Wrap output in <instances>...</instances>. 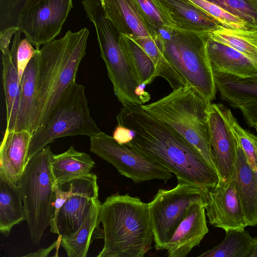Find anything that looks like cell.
<instances>
[{"label": "cell", "instance_id": "obj_1", "mask_svg": "<svg viewBox=\"0 0 257 257\" xmlns=\"http://www.w3.org/2000/svg\"><path fill=\"white\" fill-rule=\"evenodd\" d=\"M118 125L130 130L126 144L159 163L177 177L204 190L220 181L214 169L182 136L149 114L142 105L122 106L116 115Z\"/></svg>", "mask_w": 257, "mask_h": 257}, {"label": "cell", "instance_id": "obj_2", "mask_svg": "<svg viewBox=\"0 0 257 257\" xmlns=\"http://www.w3.org/2000/svg\"><path fill=\"white\" fill-rule=\"evenodd\" d=\"M89 31L67 32L61 38L43 45L39 50L35 97L32 110V134L48 120L66 90L75 83L79 64L86 55Z\"/></svg>", "mask_w": 257, "mask_h": 257}, {"label": "cell", "instance_id": "obj_3", "mask_svg": "<svg viewBox=\"0 0 257 257\" xmlns=\"http://www.w3.org/2000/svg\"><path fill=\"white\" fill-rule=\"evenodd\" d=\"M99 220L104 245L97 257H144L151 249L153 233L149 203L128 194L107 197Z\"/></svg>", "mask_w": 257, "mask_h": 257}, {"label": "cell", "instance_id": "obj_4", "mask_svg": "<svg viewBox=\"0 0 257 257\" xmlns=\"http://www.w3.org/2000/svg\"><path fill=\"white\" fill-rule=\"evenodd\" d=\"M211 103L186 85L142 107L182 136L215 170L208 123V110Z\"/></svg>", "mask_w": 257, "mask_h": 257}, {"label": "cell", "instance_id": "obj_5", "mask_svg": "<svg viewBox=\"0 0 257 257\" xmlns=\"http://www.w3.org/2000/svg\"><path fill=\"white\" fill-rule=\"evenodd\" d=\"M207 34L168 27L160 31L155 40L186 84L211 102L217 89L207 51Z\"/></svg>", "mask_w": 257, "mask_h": 257}, {"label": "cell", "instance_id": "obj_6", "mask_svg": "<svg viewBox=\"0 0 257 257\" xmlns=\"http://www.w3.org/2000/svg\"><path fill=\"white\" fill-rule=\"evenodd\" d=\"M88 18L95 28L100 55L115 95L122 106L143 105L150 96L141 90L136 72L119 42L120 34L106 17L100 0H82Z\"/></svg>", "mask_w": 257, "mask_h": 257}, {"label": "cell", "instance_id": "obj_7", "mask_svg": "<svg viewBox=\"0 0 257 257\" xmlns=\"http://www.w3.org/2000/svg\"><path fill=\"white\" fill-rule=\"evenodd\" d=\"M53 154L46 146L29 161L19 184L31 239L39 244L54 214V180L50 164Z\"/></svg>", "mask_w": 257, "mask_h": 257}, {"label": "cell", "instance_id": "obj_8", "mask_svg": "<svg viewBox=\"0 0 257 257\" xmlns=\"http://www.w3.org/2000/svg\"><path fill=\"white\" fill-rule=\"evenodd\" d=\"M85 86L76 82L64 92L47 122L32 134L29 161L55 140L77 135L91 137L101 131L93 119L88 107Z\"/></svg>", "mask_w": 257, "mask_h": 257}, {"label": "cell", "instance_id": "obj_9", "mask_svg": "<svg viewBox=\"0 0 257 257\" xmlns=\"http://www.w3.org/2000/svg\"><path fill=\"white\" fill-rule=\"evenodd\" d=\"M204 189L178 180L171 189H159L149 203L153 240L157 250L166 249L177 227L187 215L193 203L205 199Z\"/></svg>", "mask_w": 257, "mask_h": 257}, {"label": "cell", "instance_id": "obj_10", "mask_svg": "<svg viewBox=\"0 0 257 257\" xmlns=\"http://www.w3.org/2000/svg\"><path fill=\"white\" fill-rule=\"evenodd\" d=\"M90 151L112 164L119 173L136 183L161 180L165 183L172 173L159 163L126 145L120 144L112 136L101 132L90 137Z\"/></svg>", "mask_w": 257, "mask_h": 257}, {"label": "cell", "instance_id": "obj_11", "mask_svg": "<svg viewBox=\"0 0 257 257\" xmlns=\"http://www.w3.org/2000/svg\"><path fill=\"white\" fill-rule=\"evenodd\" d=\"M72 7V0H26L16 26L39 50L60 33Z\"/></svg>", "mask_w": 257, "mask_h": 257}, {"label": "cell", "instance_id": "obj_12", "mask_svg": "<svg viewBox=\"0 0 257 257\" xmlns=\"http://www.w3.org/2000/svg\"><path fill=\"white\" fill-rule=\"evenodd\" d=\"M205 191V208L209 223L223 229H244L247 226L234 173Z\"/></svg>", "mask_w": 257, "mask_h": 257}, {"label": "cell", "instance_id": "obj_13", "mask_svg": "<svg viewBox=\"0 0 257 257\" xmlns=\"http://www.w3.org/2000/svg\"><path fill=\"white\" fill-rule=\"evenodd\" d=\"M224 104L212 103L208 110V123L212 159L220 180L232 176L236 157L237 141L226 118Z\"/></svg>", "mask_w": 257, "mask_h": 257}, {"label": "cell", "instance_id": "obj_14", "mask_svg": "<svg viewBox=\"0 0 257 257\" xmlns=\"http://www.w3.org/2000/svg\"><path fill=\"white\" fill-rule=\"evenodd\" d=\"M67 183L71 194L60 209L57 218L58 235L62 236L76 232L87 217L93 200L98 197L97 177L94 173Z\"/></svg>", "mask_w": 257, "mask_h": 257}, {"label": "cell", "instance_id": "obj_15", "mask_svg": "<svg viewBox=\"0 0 257 257\" xmlns=\"http://www.w3.org/2000/svg\"><path fill=\"white\" fill-rule=\"evenodd\" d=\"M204 199L193 203L185 218L171 238L167 248L169 257H185L198 246L209 230L207 226Z\"/></svg>", "mask_w": 257, "mask_h": 257}, {"label": "cell", "instance_id": "obj_16", "mask_svg": "<svg viewBox=\"0 0 257 257\" xmlns=\"http://www.w3.org/2000/svg\"><path fill=\"white\" fill-rule=\"evenodd\" d=\"M32 134L28 131H5L0 147V176L19 186L29 162Z\"/></svg>", "mask_w": 257, "mask_h": 257}, {"label": "cell", "instance_id": "obj_17", "mask_svg": "<svg viewBox=\"0 0 257 257\" xmlns=\"http://www.w3.org/2000/svg\"><path fill=\"white\" fill-rule=\"evenodd\" d=\"M175 23L177 29L207 34L223 26L189 0H153Z\"/></svg>", "mask_w": 257, "mask_h": 257}, {"label": "cell", "instance_id": "obj_18", "mask_svg": "<svg viewBox=\"0 0 257 257\" xmlns=\"http://www.w3.org/2000/svg\"><path fill=\"white\" fill-rule=\"evenodd\" d=\"M206 48L213 72L241 77L257 75V63L235 49L208 38Z\"/></svg>", "mask_w": 257, "mask_h": 257}, {"label": "cell", "instance_id": "obj_19", "mask_svg": "<svg viewBox=\"0 0 257 257\" xmlns=\"http://www.w3.org/2000/svg\"><path fill=\"white\" fill-rule=\"evenodd\" d=\"M237 143L233 173L247 225L255 226H257V171L249 165Z\"/></svg>", "mask_w": 257, "mask_h": 257}, {"label": "cell", "instance_id": "obj_20", "mask_svg": "<svg viewBox=\"0 0 257 257\" xmlns=\"http://www.w3.org/2000/svg\"><path fill=\"white\" fill-rule=\"evenodd\" d=\"M100 1L106 17L120 34L130 38L150 36L133 0Z\"/></svg>", "mask_w": 257, "mask_h": 257}, {"label": "cell", "instance_id": "obj_21", "mask_svg": "<svg viewBox=\"0 0 257 257\" xmlns=\"http://www.w3.org/2000/svg\"><path fill=\"white\" fill-rule=\"evenodd\" d=\"M50 164L54 183L59 186L87 175L95 165L88 154L76 151L73 146L62 153H53Z\"/></svg>", "mask_w": 257, "mask_h": 257}, {"label": "cell", "instance_id": "obj_22", "mask_svg": "<svg viewBox=\"0 0 257 257\" xmlns=\"http://www.w3.org/2000/svg\"><path fill=\"white\" fill-rule=\"evenodd\" d=\"M217 90L221 98L238 108L245 103L257 102V75L241 77L213 72Z\"/></svg>", "mask_w": 257, "mask_h": 257}, {"label": "cell", "instance_id": "obj_23", "mask_svg": "<svg viewBox=\"0 0 257 257\" xmlns=\"http://www.w3.org/2000/svg\"><path fill=\"white\" fill-rule=\"evenodd\" d=\"M26 220V211L19 186L0 176L1 232L8 236L15 225Z\"/></svg>", "mask_w": 257, "mask_h": 257}, {"label": "cell", "instance_id": "obj_24", "mask_svg": "<svg viewBox=\"0 0 257 257\" xmlns=\"http://www.w3.org/2000/svg\"><path fill=\"white\" fill-rule=\"evenodd\" d=\"M101 203L98 198L93 201L90 210L79 229L69 236L61 235L60 245L69 257H86L94 234L97 232L100 223L99 214Z\"/></svg>", "mask_w": 257, "mask_h": 257}, {"label": "cell", "instance_id": "obj_25", "mask_svg": "<svg viewBox=\"0 0 257 257\" xmlns=\"http://www.w3.org/2000/svg\"><path fill=\"white\" fill-rule=\"evenodd\" d=\"M39 67V50L27 65L21 80L20 103L14 130L28 131L35 97Z\"/></svg>", "mask_w": 257, "mask_h": 257}, {"label": "cell", "instance_id": "obj_26", "mask_svg": "<svg viewBox=\"0 0 257 257\" xmlns=\"http://www.w3.org/2000/svg\"><path fill=\"white\" fill-rule=\"evenodd\" d=\"M2 79L6 105V130H14L18 115L20 97L21 80L11 53L2 55Z\"/></svg>", "mask_w": 257, "mask_h": 257}, {"label": "cell", "instance_id": "obj_27", "mask_svg": "<svg viewBox=\"0 0 257 257\" xmlns=\"http://www.w3.org/2000/svg\"><path fill=\"white\" fill-rule=\"evenodd\" d=\"M207 37L226 45L257 63V30H243L221 26Z\"/></svg>", "mask_w": 257, "mask_h": 257}, {"label": "cell", "instance_id": "obj_28", "mask_svg": "<svg viewBox=\"0 0 257 257\" xmlns=\"http://www.w3.org/2000/svg\"><path fill=\"white\" fill-rule=\"evenodd\" d=\"M222 242L200 254L199 257H249L253 238L244 229H229Z\"/></svg>", "mask_w": 257, "mask_h": 257}, {"label": "cell", "instance_id": "obj_29", "mask_svg": "<svg viewBox=\"0 0 257 257\" xmlns=\"http://www.w3.org/2000/svg\"><path fill=\"white\" fill-rule=\"evenodd\" d=\"M150 57L156 67L158 76L165 79L173 90L187 85L164 56L156 41L151 36L131 38Z\"/></svg>", "mask_w": 257, "mask_h": 257}, {"label": "cell", "instance_id": "obj_30", "mask_svg": "<svg viewBox=\"0 0 257 257\" xmlns=\"http://www.w3.org/2000/svg\"><path fill=\"white\" fill-rule=\"evenodd\" d=\"M119 42L141 85L151 83L158 76L154 64L143 49L132 38L120 34Z\"/></svg>", "mask_w": 257, "mask_h": 257}, {"label": "cell", "instance_id": "obj_31", "mask_svg": "<svg viewBox=\"0 0 257 257\" xmlns=\"http://www.w3.org/2000/svg\"><path fill=\"white\" fill-rule=\"evenodd\" d=\"M133 1L153 39H156L160 31L176 27L174 21L153 0Z\"/></svg>", "mask_w": 257, "mask_h": 257}, {"label": "cell", "instance_id": "obj_32", "mask_svg": "<svg viewBox=\"0 0 257 257\" xmlns=\"http://www.w3.org/2000/svg\"><path fill=\"white\" fill-rule=\"evenodd\" d=\"M223 110L229 125L248 163L254 170L257 171V136L241 127L231 110L224 105Z\"/></svg>", "mask_w": 257, "mask_h": 257}, {"label": "cell", "instance_id": "obj_33", "mask_svg": "<svg viewBox=\"0 0 257 257\" xmlns=\"http://www.w3.org/2000/svg\"><path fill=\"white\" fill-rule=\"evenodd\" d=\"M19 29L14 35L10 53L12 61L17 68L20 79L27 65L34 56L37 50Z\"/></svg>", "mask_w": 257, "mask_h": 257}, {"label": "cell", "instance_id": "obj_34", "mask_svg": "<svg viewBox=\"0 0 257 257\" xmlns=\"http://www.w3.org/2000/svg\"><path fill=\"white\" fill-rule=\"evenodd\" d=\"M189 1L212 16L225 27L243 30H257L256 28L244 20L207 0Z\"/></svg>", "mask_w": 257, "mask_h": 257}, {"label": "cell", "instance_id": "obj_35", "mask_svg": "<svg viewBox=\"0 0 257 257\" xmlns=\"http://www.w3.org/2000/svg\"><path fill=\"white\" fill-rule=\"evenodd\" d=\"M257 28V1L207 0Z\"/></svg>", "mask_w": 257, "mask_h": 257}, {"label": "cell", "instance_id": "obj_36", "mask_svg": "<svg viewBox=\"0 0 257 257\" xmlns=\"http://www.w3.org/2000/svg\"><path fill=\"white\" fill-rule=\"evenodd\" d=\"M238 109L241 112L246 124L257 132V102L241 104Z\"/></svg>", "mask_w": 257, "mask_h": 257}, {"label": "cell", "instance_id": "obj_37", "mask_svg": "<svg viewBox=\"0 0 257 257\" xmlns=\"http://www.w3.org/2000/svg\"><path fill=\"white\" fill-rule=\"evenodd\" d=\"M18 29L19 28L16 26L8 28L1 32L0 49L2 54L10 53L9 46L11 40Z\"/></svg>", "mask_w": 257, "mask_h": 257}, {"label": "cell", "instance_id": "obj_38", "mask_svg": "<svg viewBox=\"0 0 257 257\" xmlns=\"http://www.w3.org/2000/svg\"><path fill=\"white\" fill-rule=\"evenodd\" d=\"M58 238L55 242H53L49 247L46 248H40L38 250L34 252H31L24 256H37V257H44L47 256L50 252L54 248H57L58 249L60 245L61 235H58Z\"/></svg>", "mask_w": 257, "mask_h": 257}, {"label": "cell", "instance_id": "obj_39", "mask_svg": "<svg viewBox=\"0 0 257 257\" xmlns=\"http://www.w3.org/2000/svg\"><path fill=\"white\" fill-rule=\"evenodd\" d=\"M18 2L19 3L20 0H17ZM11 3V6L12 10H13V8L17 5V2L16 0H1V11L4 10L3 12L4 13V16H5L6 14L9 15L11 11L10 9V3ZM3 12L1 13V14L3 13Z\"/></svg>", "mask_w": 257, "mask_h": 257}, {"label": "cell", "instance_id": "obj_40", "mask_svg": "<svg viewBox=\"0 0 257 257\" xmlns=\"http://www.w3.org/2000/svg\"><path fill=\"white\" fill-rule=\"evenodd\" d=\"M249 257H257V237L253 238V250Z\"/></svg>", "mask_w": 257, "mask_h": 257}]
</instances>
